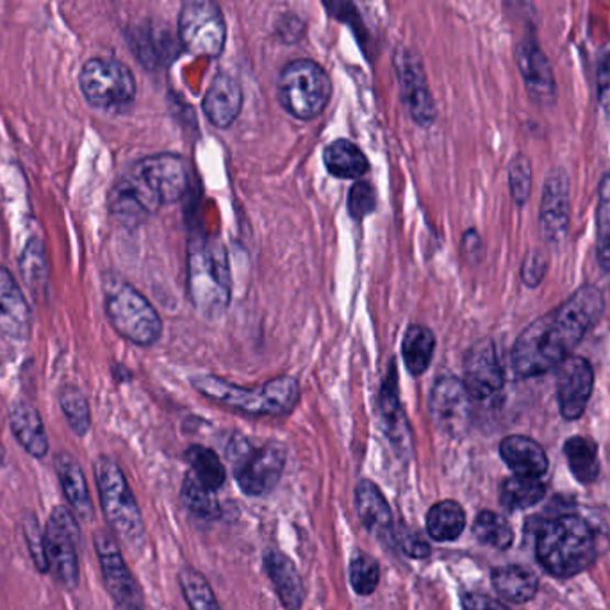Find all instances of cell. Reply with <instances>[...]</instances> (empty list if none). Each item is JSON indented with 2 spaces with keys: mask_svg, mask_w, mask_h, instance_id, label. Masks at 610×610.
<instances>
[{
  "mask_svg": "<svg viewBox=\"0 0 610 610\" xmlns=\"http://www.w3.org/2000/svg\"><path fill=\"white\" fill-rule=\"evenodd\" d=\"M10 426L14 440L34 459H43L48 454V437L45 423L40 417L38 409L24 400L11 406Z\"/></svg>",
  "mask_w": 610,
  "mask_h": 610,
  "instance_id": "cell-26",
  "label": "cell"
},
{
  "mask_svg": "<svg viewBox=\"0 0 610 610\" xmlns=\"http://www.w3.org/2000/svg\"><path fill=\"white\" fill-rule=\"evenodd\" d=\"M332 81L325 68L312 59H295L280 71L277 100L293 119L309 122L331 102Z\"/></svg>",
  "mask_w": 610,
  "mask_h": 610,
  "instance_id": "cell-7",
  "label": "cell"
},
{
  "mask_svg": "<svg viewBox=\"0 0 610 610\" xmlns=\"http://www.w3.org/2000/svg\"><path fill=\"white\" fill-rule=\"evenodd\" d=\"M180 500L185 503L186 509L199 520L213 521L220 518V503H218L217 495L202 486L193 474L186 475Z\"/></svg>",
  "mask_w": 610,
  "mask_h": 610,
  "instance_id": "cell-36",
  "label": "cell"
},
{
  "mask_svg": "<svg viewBox=\"0 0 610 610\" xmlns=\"http://www.w3.org/2000/svg\"><path fill=\"white\" fill-rule=\"evenodd\" d=\"M597 100L601 111L610 117V51L603 54L598 62Z\"/></svg>",
  "mask_w": 610,
  "mask_h": 610,
  "instance_id": "cell-50",
  "label": "cell"
},
{
  "mask_svg": "<svg viewBox=\"0 0 610 610\" xmlns=\"http://www.w3.org/2000/svg\"><path fill=\"white\" fill-rule=\"evenodd\" d=\"M20 274L24 277L29 291L40 299L47 293L48 265L45 256V246L38 236H33L25 243V248L20 256Z\"/></svg>",
  "mask_w": 610,
  "mask_h": 610,
  "instance_id": "cell-32",
  "label": "cell"
},
{
  "mask_svg": "<svg viewBox=\"0 0 610 610\" xmlns=\"http://www.w3.org/2000/svg\"><path fill=\"white\" fill-rule=\"evenodd\" d=\"M564 454L568 459L572 474L583 484H592L600 475V461H598V446L589 437H572L564 445Z\"/></svg>",
  "mask_w": 610,
  "mask_h": 610,
  "instance_id": "cell-33",
  "label": "cell"
},
{
  "mask_svg": "<svg viewBox=\"0 0 610 610\" xmlns=\"http://www.w3.org/2000/svg\"><path fill=\"white\" fill-rule=\"evenodd\" d=\"M96 550L106 591L113 601L114 610H145L142 589L123 558L117 537L106 530H99L96 534Z\"/></svg>",
  "mask_w": 610,
  "mask_h": 610,
  "instance_id": "cell-14",
  "label": "cell"
},
{
  "mask_svg": "<svg viewBox=\"0 0 610 610\" xmlns=\"http://www.w3.org/2000/svg\"><path fill=\"white\" fill-rule=\"evenodd\" d=\"M466 526V512L461 503L443 500L426 512V532L437 543L457 541Z\"/></svg>",
  "mask_w": 610,
  "mask_h": 610,
  "instance_id": "cell-30",
  "label": "cell"
},
{
  "mask_svg": "<svg viewBox=\"0 0 610 610\" xmlns=\"http://www.w3.org/2000/svg\"><path fill=\"white\" fill-rule=\"evenodd\" d=\"M79 88L91 108L122 113L136 99L137 86L131 68L113 57H91L79 71Z\"/></svg>",
  "mask_w": 610,
  "mask_h": 610,
  "instance_id": "cell-10",
  "label": "cell"
},
{
  "mask_svg": "<svg viewBox=\"0 0 610 610\" xmlns=\"http://www.w3.org/2000/svg\"><path fill=\"white\" fill-rule=\"evenodd\" d=\"M503 463L520 477L540 478L548 469V457L540 443L525 435H511L500 445Z\"/></svg>",
  "mask_w": 610,
  "mask_h": 610,
  "instance_id": "cell-27",
  "label": "cell"
},
{
  "mask_svg": "<svg viewBox=\"0 0 610 610\" xmlns=\"http://www.w3.org/2000/svg\"><path fill=\"white\" fill-rule=\"evenodd\" d=\"M243 102H245V96L240 81L231 74L222 71L209 85L202 100V109L214 127L228 129L242 113Z\"/></svg>",
  "mask_w": 610,
  "mask_h": 610,
  "instance_id": "cell-21",
  "label": "cell"
},
{
  "mask_svg": "<svg viewBox=\"0 0 610 610\" xmlns=\"http://www.w3.org/2000/svg\"><path fill=\"white\" fill-rule=\"evenodd\" d=\"M348 577L355 595L359 597L374 595L380 584L379 561L366 552H355L348 566Z\"/></svg>",
  "mask_w": 610,
  "mask_h": 610,
  "instance_id": "cell-40",
  "label": "cell"
},
{
  "mask_svg": "<svg viewBox=\"0 0 610 610\" xmlns=\"http://www.w3.org/2000/svg\"><path fill=\"white\" fill-rule=\"evenodd\" d=\"M491 583L498 597L511 603H526L540 591V578L521 566H503L491 573Z\"/></svg>",
  "mask_w": 610,
  "mask_h": 610,
  "instance_id": "cell-29",
  "label": "cell"
},
{
  "mask_svg": "<svg viewBox=\"0 0 610 610\" xmlns=\"http://www.w3.org/2000/svg\"><path fill=\"white\" fill-rule=\"evenodd\" d=\"M228 457L240 489L248 497H265L274 491L285 474L288 452L277 441H268L256 448L251 441L236 435L229 443Z\"/></svg>",
  "mask_w": 610,
  "mask_h": 610,
  "instance_id": "cell-9",
  "label": "cell"
},
{
  "mask_svg": "<svg viewBox=\"0 0 610 610\" xmlns=\"http://www.w3.org/2000/svg\"><path fill=\"white\" fill-rule=\"evenodd\" d=\"M535 552L550 575L569 578L591 568L597 558V541L583 518L561 515L541 525Z\"/></svg>",
  "mask_w": 610,
  "mask_h": 610,
  "instance_id": "cell-4",
  "label": "cell"
},
{
  "mask_svg": "<svg viewBox=\"0 0 610 610\" xmlns=\"http://www.w3.org/2000/svg\"><path fill=\"white\" fill-rule=\"evenodd\" d=\"M54 469H56L57 480H59L63 495L67 498L71 512L79 520H93V502H91L90 489H88L85 472H82L79 461L68 452H57L54 457Z\"/></svg>",
  "mask_w": 610,
  "mask_h": 610,
  "instance_id": "cell-24",
  "label": "cell"
},
{
  "mask_svg": "<svg viewBox=\"0 0 610 610\" xmlns=\"http://www.w3.org/2000/svg\"><path fill=\"white\" fill-rule=\"evenodd\" d=\"M503 10L515 25L521 24L523 33L537 31V13L529 0H502Z\"/></svg>",
  "mask_w": 610,
  "mask_h": 610,
  "instance_id": "cell-46",
  "label": "cell"
},
{
  "mask_svg": "<svg viewBox=\"0 0 610 610\" xmlns=\"http://www.w3.org/2000/svg\"><path fill=\"white\" fill-rule=\"evenodd\" d=\"M472 400L463 380L454 375H441L432 386L429 400L435 426L448 435H463L472 420Z\"/></svg>",
  "mask_w": 610,
  "mask_h": 610,
  "instance_id": "cell-16",
  "label": "cell"
},
{
  "mask_svg": "<svg viewBox=\"0 0 610 610\" xmlns=\"http://www.w3.org/2000/svg\"><path fill=\"white\" fill-rule=\"evenodd\" d=\"M263 566L274 584L280 603L288 610L302 609L306 589L293 561L279 550H266L263 555Z\"/></svg>",
  "mask_w": 610,
  "mask_h": 610,
  "instance_id": "cell-25",
  "label": "cell"
},
{
  "mask_svg": "<svg viewBox=\"0 0 610 610\" xmlns=\"http://www.w3.org/2000/svg\"><path fill=\"white\" fill-rule=\"evenodd\" d=\"M540 220L544 237L548 242H561L568 231L569 179L563 168H554L544 180Z\"/></svg>",
  "mask_w": 610,
  "mask_h": 610,
  "instance_id": "cell-20",
  "label": "cell"
},
{
  "mask_svg": "<svg viewBox=\"0 0 610 610\" xmlns=\"http://www.w3.org/2000/svg\"><path fill=\"white\" fill-rule=\"evenodd\" d=\"M393 67L397 71L398 91L407 114L420 127H432L437 119V108L426 81L421 57L411 47L397 45L393 53Z\"/></svg>",
  "mask_w": 610,
  "mask_h": 610,
  "instance_id": "cell-12",
  "label": "cell"
},
{
  "mask_svg": "<svg viewBox=\"0 0 610 610\" xmlns=\"http://www.w3.org/2000/svg\"><path fill=\"white\" fill-rule=\"evenodd\" d=\"M24 534L34 566L40 573H47L51 564H48L47 546H45V532H42L38 518L31 512L24 514Z\"/></svg>",
  "mask_w": 610,
  "mask_h": 610,
  "instance_id": "cell-42",
  "label": "cell"
},
{
  "mask_svg": "<svg viewBox=\"0 0 610 610\" xmlns=\"http://www.w3.org/2000/svg\"><path fill=\"white\" fill-rule=\"evenodd\" d=\"M355 511L369 534L382 541L395 540L393 512L377 484L363 478L355 488Z\"/></svg>",
  "mask_w": 610,
  "mask_h": 610,
  "instance_id": "cell-22",
  "label": "cell"
},
{
  "mask_svg": "<svg viewBox=\"0 0 610 610\" xmlns=\"http://www.w3.org/2000/svg\"><path fill=\"white\" fill-rule=\"evenodd\" d=\"M63 414L77 437H85L91 429V409L85 393L76 386H65L57 395Z\"/></svg>",
  "mask_w": 610,
  "mask_h": 610,
  "instance_id": "cell-38",
  "label": "cell"
},
{
  "mask_svg": "<svg viewBox=\"0 0 610 610\" xmlns=\"http://www.w3.org/2000/svg\"><path fill=\"white\" fill-rule=\"evenodd\" d=\"M377 206V195L374 186L366 180H357L348 191V213L355 220H363L368 214L374 213Z\"/></svg>",
  "mask_w": 610,
  "mask_h": 610,
  "instance_id": "cell-44",
  "label": "cell"
},
{
  "mask_svg": "<svg viewBox=\"0 0 610 610\" xmlns=\"http://www.w3.org/2000/svg\"><path fill=\"white\" fill-rule=\"evenodd\" d=\"M434 352L435 336L429 326L414 323L407 329L402 341V357L409 374L414 377L425 374L431 368Z\"/></svg>",
  "mask_w": 610,
  "mask_h": 610,
  "instance_id": "cell-31",
  "label": "cell"
},
{
  "mask_svg": "<svg viewBox=\"0 0 610 610\" xmlns=\"http://www.w3.org/2000/svg\"><path fill=\"white\" fill-rule=\"evenodd\" d=\"M461 603H463V610H511L507 609L502 601L477 591L464 592Z\"/></svg>",
  "mask_w": 610,
  "mask_h": 610,
  "instance_id": "cell-51",
  "label": "cell"
},
{
  "mask_svg": "<svg viewBox=\"0 0 610 610\" xmlns=\"http://www.w3.org/2000/svg\"><path fill=\"white\" fill-rule=\"evenodd\" d=\"M509 185H511L512 199L521 208L529 200L530 190H532V165L529 157L523 154L512 157L509 165Z\"/></svg>",
  "mask_w": 610,
  "mask_h": 610,
  "instance_id": "cell-43",
  "label": "cell"
},
{
  "mask_svg": "<svg viewBox=\"0 0 610 610\" xmlns=\"http://www.w3.org/2000/svg\"><path fill=\"white\" fill-rule=\"evenodd\" d=\"M323 4L334 19L351 25L357 38L365 40V43H368L366 42L368 36H366L365 22L361 19L359 11L355 10L352 0H323Z\"/></svg>",
  "mask_w": 610,
  "mask_h": 610,
  "instance_id": "cell-45",
  "label": "cell"
},
{
  "mask_svg": "<svg viewBox=\"0 0 610 610\" xmlns=\"http://www.w3.org/2000/svg\"><path fill=\"white\" fill-rule=\"evenodd\" d=\"M190 186V168L179 154H154L129 166L109 191V214L136 228L163 206L179 202Z\"/></svg>",
  "mask_w": 610,
  "mask_h": 610,
  "instance_id": "cell-2",
  "label": "cell"
},
{
  "mask_svg": "<svg viewBox=\"0 0 610 610\" xmlns=\"http://www.w3.org/2000/svg\"><path fill=\"white\" fill-rule=\"evenodd\" d=\"M179 586L190 610H222L218 606L213 589L202 573L195 568H185L179 572Z\"/></svg>",
  "mask_w": 610,
  "mask_h": 610,
  "instance_id": "cell-39",
  "label": "cell"
},
{
  "mask_svg": "<svg viewBox=\"0 0 610 610\" xmlns=\"http://www.w3.org/2000/svg\"><path fill=\"white\" fill-rule=\"evenodd\" d=\"M557 397L561 412L566 420L583 417L595 388V371L589 361L569 355L557 366Z\"/></svg>",
  "mask_w": 610,
  "mask_h": 610,
  "instance_id": "cell-18",
  "label": "cell"
},
{
  "mask_svg": "<svg viewBox=\"0 0 610 610\" xmlns=\"http://www.w3.org/2000/svg\"><path fill=\"white\" fill-rule=\"evenodd\" d=\"M33 331V311L24 291L4 265H0V334L24 343Z\"/></svg>",
  "mask_w": 610,
  "mask_h": 610,
  "instance_id": "cell-19",
  "label": "cell"
},
{
  "mask_svg": "<svg viewBox=\"0 0 610 610\" xmlns=\"http://www.w3.org/2000/svg\"><path fill=\"white\" fill-rule=\"evenodd\" d=\"M308 33V27L303 24V20L297 14L286 13L279 16L275 22V34L280 42L286 45H293V43L302 42L303 36Z\"/></svg>",
  "mask_w": 610,
  "mask_h": 610,
  "instance_id": "cell-47",
  "label": "cell"
},
{
  "mask_svg": "<svg viewBox=\"0 0 610 610\" xmlns=\"http://www.w3.org/2000/svg\"><path fill=\"white\" fill-rule=\"evenodd\" d=\"M603 308L606 303L600 289L584 286L563 306L530 323L512 348L515 375L530 379L557 368L587 332L600 322Z\"/></svg>",
  "mask_w": 610,
  "mask_h": 610,
  "instance_id": "cell-1",
  "label": "cell"
},
{
  "mask_svg": "<svg viewBox=\"0 0 610 610\" xmlns=\"http://www.w3.org/2000/svg\"><path fill=\"white\" fill-rule=\"evenodd\" d=\"M474 535L478 543L486 544L489 548H511L514 532L509 521L503 515L492 511H483L474 523Z\"/></svg>",
  "mask_w": 610,
  "mask_h": 610,
  "instance_id": "cell-37",
  "label": "cell"
},
{
  "mask_svg": "<svg viewBox=\"0 0 610 610\" xmlns=\"http://www.w3.org/2000/svg\"><path fill=\"white\" fill-rule=\"evenodd\" d=\"M546 495V486L540 478L514 477L503 480L500 489V503L507 511H523L530 507L537 506Z\"/></svg>",
  "mask_w": 610,
  "mask_h": 610,
  "instance_id": "cell-35",
  "label": "cell"
},
{
  "mask_svg": "<svg viewBox=\"0 0 610 610\" xmlns=\"http://www.w3.org/2000/svg\"><path fill=\"white\" fill-rule=\"evenodd\" d=\"M597 254L601 268L610 271V176L603 177L598 190Z\"/></svg>",
  "mask_w": 610,
  "mask_h": 610,
  "instance_id": "cell-41",
  "label": "cell"
},
{
  "mask_svg": "<svg viewBox=\"0 0 610 610\" xmlns=\"http://www.w3.org/2000/svg\"><path fill=\"white\" fill-rule=\"evenodd\" d=\"M379 412L388 437L398 454L407 455L412 448L411 429L398 395L397 366H389V374L382 382L379 393Z\"/></svg>",
  "mask_w": 610,
  "mask_h": 610,
  "instance_id": "cell-23",
  "label": "cell"
},
{
  "mask_svg": "<svg viewBox=\"0 0 610 610\" xmlns=\"http://www.w3.org/2000/svg\"><path fill=\"white\" fill-rule=\"evenodd\" d=\"M191 386L202 397L251 417H286L300 400V384L295 377H277L257 388H242L214 375H200Z\"/></svg>",
  "mask_w": 610,
  "mask_h": 610,
  "instance_id": "cell-5",
  "label": "cell"
},
{
  "mask_svg": "<svg viewBox=\"0 0 610 610\" xmlns=\"http://www.w3.org/2000/svg\"><path fill=\"white\" fill-rule=\"evenodd\" d=\"M546 268H548L546 254L540 251L530 252L529 256L525 257V263H523V271H521L523 282L530 288H535L543 280Z\"/></svg>",
  "mask_w": 610,
  "mask_h": 610,
  "instance_id": "cell-49",
  "label": "cell"
},
{
  "mask_svg": "<svg viewBox=\"0 0 610 610\" xmlns=\"http://www.w3.org/2000/svg\"><path fill=\"white\" fill-rule=\"evenodd\" d=\"M231 265L228 248L218 237L200 236L188 251V297L203 318L214 320L231 303Z\"/></svg>",
  "mask_w": 610,
  "mask_h": 610,
  "instance_id": "cell-3",
  "label": "cell"
},
{
  "mask_svg": "<svg viewBox=\"0 0 610 610\" xmlns=\"http://www.w3.org/2000/svg\"><path fill=\"white\" fill-rule=\"evenodd\" d=\"M100 506L113 534L131 550H140L145 543V523L133 489L122 468L108 455H100L93 464Z\"/></svg>",
  "mask_w": 610,
  "mask_h": 610,
  "instance_id": "cell-6",
  "label": "cell"
},
{
  "mask_svg": "<svg viewBox=\"0 0 610 610\" xmlns=\"http://www.w3.org/2000/svg\"><path fill=\"white\" fill-rule=\"evenodd\" d=\"M104 297L109 323L123 340L145 348L156 345L163 334L162 317L134 286L111 279Z\"/></svg>",
  "mask_w": 610,
  "mask_h": 610,
  "instance_id": "cell-8",
  "label": "cell"
},
{
  "mask_svg": "<svg viewBox=\"0 0 610 610\" xmlns=\"http://www.w3.org/2000/svg\"><path fill=\"white\" fill-rule=\"evenodd\" d=\"M177 31L191 56L217 59L228 42V24L214 0H182Z\"/></svg>",
  "mask_w": 610,
  "mask_h": 610,
  "instance_id": "cell-11",
  "label": "cell"
},
{
  "mask_svg": "<svg viewBox=\"0 0 610 610\" xmlns=\"http://www.w3.org/2000/svg\"><path fill=\"white\" fill-rule=\"evenodd\" d=\"M79 525L76 514L67 507L57 506L47 526H45V546H47L48 564L57 580L68 589L79 584V557H77Z\"/></svg>",
  "mask_w": 610,
  "mask_h": 610,
  "instance_id": "cell-13",
  "label": "cell"
},
{
  "mask_svg": "<svg viewBox=\"0 0 610 610\" xmlns=\"http://www.w3.org/2000/svg\"><path fill=\"white\" fill-rule=\"evenodd\" d=\"M515 67L520 70L525 90L534 104L552 108L557 102V79L548 56L541 47L537 31L523 33V38L515 43Z\"/></svg>",
  "mask_w": 610,
  "mask_h": 610,
  "instance_id": "cell-15",
  "label": "cell"
},
{
  "mask_svg": "<svg viewBox=\"0 0 610 610\" xmlns=\"http://www.w3.org/2000/svg\"><path fill=\"white\" fill-rule=\"evenodd\" d=\"M323 163L331 176L343 180H357L369 171L368 157L351 140H336L323 151Z\"/></svg>",
  "mask_w": 610,
  "mask_h": 610,
  "instance_id": "cell-28",
  "label": "cell"
},
{
  "mask_svg": "<svg viewBox=\"0 0 610 610\" xmlns=\"http://www.w3.org/2000/svg\"><path fill=\"white\" fill-rule=\"evenodd\" d=\"M186 461L190 464L191 474L202 486L214 492L223 488L228 480V469L214 450L200 445L190 446L186 450Z\"/></svg>",
  "mask_w": 610,
  "mask_h": 610,
  "instance_id": "cell-34",
  "label": "cell"
},
{
  "mask_svg": "<svg viewBox=\"0 0 610 610\" xmlns=\"http://www.w3.org/2000/svg\"><path fill=\"white\" fill-rule=\"evenodd\" d=\"M463 382L474 400H486L502 391L503 369L489 337L478 340L466 352Z\"/></svg>",
  "mask_w": 610,
  "mask_h": 610,
  "instance_id": "cell-17",
  "label": "cell"
},
{
  "mask_svg": "<svg viewBox=\"0 0 610 610\" xmlns=\"http://www.w3.org/2000/svg\"><path fill=\"white\" fill-rule=\"evenodd\" d=\"M395 543L402 548L407 557L426 558L431 555V544L423 541L420 534L411 532V530H397V532H395Z\"/></svg>",
  "mask_w": 610,
  "mask_h": 610,
  "instance_id": "cell-48",
  "label": "cell"
}]
</instances>
